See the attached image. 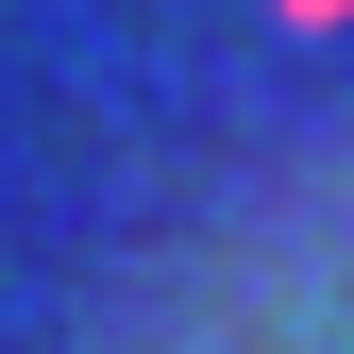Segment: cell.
<instances>
[{
	"label": "cell",
	"instance_id": "6da1fadb",
	"mask_svg": "<svg viewBox=\"0 0 354 354\" xmlns=\"http://www.w3.org/2000/svg\"><path fill=\"white\" fill-rule=\"evenodd\" d=\"M287 17H337V0H287Z\"/></svg>",
	"mask_w": 354,
	"mask_h": 354
}]
</instances>
